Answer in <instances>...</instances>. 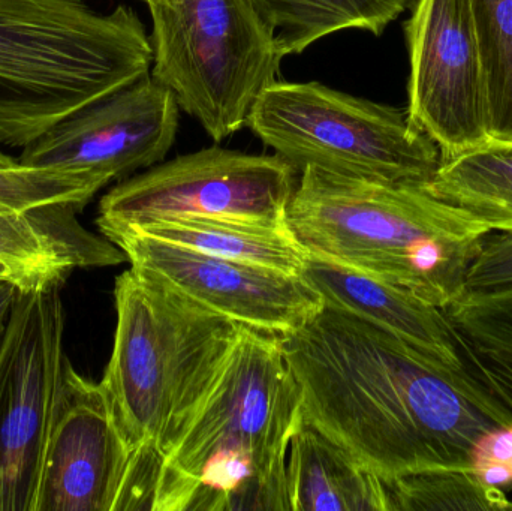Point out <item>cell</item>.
<instances>
[{"mask_svg": "<svg viewBox=\"0 0 512 511\" xmlns=\"http://www.w3.org/2000/svg\"><path fill=\"white\" fill-rule=\"evenodd\" d=\"M304 425L382 480L471 470L475 444L512 413L468 368H453L334 306L282 336Z\"/></svg>", "mask_w": 512, "mask_h": 511, "instance_id": "1", "label": "cell"}, {"mask_svg": "<svg viewBox=\"0 0 512 511\" xmlns=\"http://www.w3.org/2000/svg\"><path fill=\"white\" fill-rule=\"evenodd\" d=\"M512 285V231H490L469 264L465 290H492Z\"/></svg>", "mask_w": 512, "mask_h": 511, "instance_id": "24", "label": "cell"}, {"mask_svg": "<svg viewBox=\"0 0 512 511\" xmlns=\"http://www.w3.org/2000/svg\"><path fill=\"white\" fill-rule=\"evenodd\" d=\"M102 236L122 249L132 269L251 329L289 335L324 308L321 294L295 273L203 254L128 228Z\"/></svg>", "mask_w": 512, "mask_h": 511, "instance_id": "11", "label": "cell"}, {"mask_svg": "<svg viewBox=\"0 0 512 511\" xmlns=\"http://www.w3.org/2000/svg\"><path fill=\"white\" fill-rule=\"evenodd\" d=\"M134 9L83 0H0V144L21 147L63 117L150 74Z\"/></svg>", "mask_w": 512, "mask_h": 511, "instance_id": "5", "label": "cell"}, {"mask_svg": "<svg viewBox=\"0 0 512 511\" xmlns=\"http://www.w3.org/2000/svg\"><path fill=\"white\" fill-rule=\"evenodd\" d=\"M128 230L138 231L173 245L185 246L203 254L295 275H301L309 258V252L292 233L288 221L173 218Z\"/></svg>", "mask_w": 512, "mask_h": 511, "instance_id": "17", "label": "cell"}, {"mask_svg": "<svg viewBox=\"0 0 512 511\" xmlns=\"http://www.w3.org/2000/svg\"><path fill=\"white\" fill-rule=\"evenodd\" d=\"M424 188L471 213L492 231H512V143L490 140L444 159Z\"/></svg>", "mask_w": 512, "mask_h": 511, "instance_id": "19", "label": "cell"}, {"mask_svg": "<svg viewBox=\"0 0 512 511\" xmlns=\"http://www.w3.org/2000/svg\"><path fill=\"white\" fill-rule=\"evenodd\" d=\"M17 164L18 161H15L14 158H11V156L6 155L5 152H2V150H0V170H2V168L15 167V165Z\"/></svg>", "mask_w": 512, "mask_h": 511, "instance_id": "28", "label": "cell"}, {"mask_svg": "<svg viewBox=\"0 0 512 511\" xmlns=\"http://www.w3.org/2000/svg\"><path fill=\"white\" fill-rule=\"evenodd\" d=\"M60 287L18 291L0 351V511H35L66 357Z\"/></svg>", "mask_w": 512, "mask_h": 511, "instance_id": "9", "label": "cell"}, {"mask_svg": "<svg viewBox=\"0 0 512 511\" xmlns=\"http://www.w3.org/2000/svg\"><path fill=\"white\" fill-rule=\"evenodd\" d=\"M102 188L104 185L90 174L17 164L0 170V212L54 203H71L83 209Z\"/></svg>", "mask_w": 512, "mask_h": 511, "instance_id": "23", "label": "cell"}, {"mask_svg": "<svg viewBox=\"0 0 512 511\" xmlns=\"http://www.w3.org/2000/svg\"><path fill=\"white\" fill-rule=\"evenodd\" d=\"M471 471L489 488L512 485V423L493 429L478 440L472 450Z\"/></svg>", "mask_w": 512, "mask_h": 511, "instance_id": "25", "label": "cell"}, {"mask_svg": "<svg viewBox=\"0 0 512 511\" xmlns=\"http://www.w3.org/2000/svg\"><path fill=\"white\" fill-rule=\"evenodd\" d=\"M286 483L289 511H388L382 479L304 423L289 447Z\"/></svg>", "mask_w": 512, "mask_h": 511, "instance_id": "16", "label": "cell"}, {"mask_svg": "<svg viewBox=\"0 0 512 511\" xmlns=\"http://www.w3.org/2000/svg\"><path fill=\"white\" fill-rule=\"evenodd\" d=\"M489 105L490 138L512 143V0H471Z\"/></svg>", "mask_w": 512, "mask_h": 511, "instance_id": "20", "label": "cell"}, {"mask_svg": "<svg viewBox=\"0 0 512 511\" xmlns=\"http://www.w3.org/2000/svg\"><path fill=\"white\" fill-rule=\"evenodd\" d=\"M301 276L324 305L357 315L453 368H466L447 311L396 285L310 255Z\"/></svg>", "mask_w": 512, "mask_h": 511, "instance_id": "15", "label": "cell"}, {"mask_svg": "<svg viewBox=\"0 0 512 511\" xmlns=\"http://www.w3.org/2000/svg\"><path fill=\"white\" fill-rule=\"evenodd\" d=\"M292 165L391 185L424 186L442 164L432 137L408 110L324 84L274 81L256 99L248 125Z\"/></svg>", "mask_w": 512, "mask_h": 511, "instance_id": "7", "label": "cell"}, {"mask_svg": "<svg viewBox=\"0 0 512 511\" xmlns=\"http://www.w3.org/2000/svg\"><path fill=\"white\" fill-rule=\"evenodd\" d=\"M276 33L282 57L303 53L342 30L379 36L417 0H255Z\"/></svg>", "mask_w": 512, "mask_h": 511, "instance_id": "18", "label": "cell"}, {"mask_svg": "<svg viewBox=\"0 0 512 511\" xmlns=\"http://www.w3.org/2000/svg\"><path fill=\"white\" fill-rule=\"evenodd\" d=\"M150 75L215 143L248 125L256 99L277 81L282 54L255 0H146Z\"/></svg>", "mask_w": 512, "mask_h": 511, "instance_id": "6", "label": "cell"}, {"mask_svg": "<svg viewBox=\"0 0 512 511\" xmlns=\"http://www.w3.org/2000/svg\"><path fill=\"white\" fill-rule=\"evenodd\" d=\"M179 110L173 93L146 75L54 123L23 147L18 164L90 174L105 188L164 161Z\"/></svg>", "mask_w": 512, "mask_h": 511, "instance_id": "12", "label": "cell"}, {"mask_svg": "<svg viewBox=\"0 0 512 511\" xmlns=\"http://www.w3.org/2000/svg\"><path fill=\"white\" fill-rule=\"evenodd\" d=\"M18 291L20 288L14 282L9 279H0V351H2L3 341H5L6 329L11 321Z\"/></svg>", "mask_w": 512, "mask_h": 511, "instance_id": "27", "label": "cell"}, {"mask_svg": "<svg viewBox=\"0 0 512 511\" xmlns=\"http://www.w3.org/2000/svg\"><path fill=\"white\" fill-rule=\"evenodd\" d=\"M445 311L471 350L512 366V285L465 290Z\"/></svg>", "mask_w": 512, "mask_h": 511, "instance_id": "22", "label": "cell"}, {"mask_svg": "<svg viewBox=\"0 0 512 511\" xmlns=\"http://www.w3.org/2000/svg\"><path fill=\"white\" fill-rule=\"evenodd\" d=\"M388 511L511 509L502 489L489 488L471 470H427L382 480Z\"/></svg>", "mask_w": 512, "mask_h": 511, "instance_id": "21", "label": "cell"}, {"mask_svg": "<svg viewBox=\"0 0 512 511\" xmlns=\"http://www.w3.org/2000/svg\"><path fill=\"white\" fill-rule=\"evenodd\" d=\"M132 458L102 384L66 360L35 511H117Z\"/></svg>", "mask_w": 512, "mask_h": 511, "instance_id": "13", "label": "cell"}, {"mask_svg": "<svg viewBox=\"0 0 512 511\" xmlns=\"http://www.w3.org/2000/svg\"><path fill=\"white\" fill-rule=\"evenodd\" d=\"M0 279H9V281H12L11 273H9V270L6 269V267L3 266L2 263H0Z\"/></svg>", "mask_w": 512, "mask_h": 511, "instance_id": "29", "label": "cell"}, {"mask_svg": "<svg viewBox=\"0 0 512 511\" xmlns=\"http://www.w3.org/2000/svg\"><path fill=\"white\" fill-rule=\"evenodd\" d=\"M286 221L310 255L357 270L447 309L465 291L480 219L421 186L304 168Z\"/></svg>", "mask_w": 512, "mask_h": 511, "instance_id": "4", "label": "cell"}, {"mask_svg": "<svg viewBox=\"0 0 512 511\" xmlns=\"http://www.w3.org/2000/svg\"><path fill=\"white\" fill-rule=\"evenodd\" d=\"M80 207L45 204L0 212V263L21 291L62 287L81 267L117 266L122 249L77 221Z\"/></svg>", "mask_w": 512, "mask_h": 511, "instance_id": "14", "label": "cell"}, {"mask_svg": "<svg viewBox=\"0 0 512 511\" xmlns=\"http://www.w3.org/2000/svg\"><path fill=\"white\" fill-rule=\"evenodd\" d=\"M113 353L102 377L131 447L128 495L152 510L159 467L206 398L242 324L137 269L117 276Z\"/></svg>", "mask_w": 512, "mask_h": 511, "instance_id": "3", "label": "cell"}, {"mask_svg": "<svg viewBox=\"0 0 512 511\" xmlns=\"http://www.w3.org/2000/svg\"><path fill=\"white\" fill-rule=\"evenodd\" d=\"M301 426L282 336L243 326L162 459L150 511H289L286 462Z\"/></svg>", "mask_w": 512, "mask_h": 511, "instance_id": "2", "label": "cell"}, {"mask_svg": "<svg viewBox=\"0 0 512 511\" xmlns=\"http://www.w3.org/2000/svg\"><path fill=\"white\" fill-rule=\"evenodd\" d=\"M298 171L277 155L210 147L122 180L99 201V230L162 219L239 218L286 222Z\"/></svg>", "mask_w": 512, "mask_h": 511, "instance_id": "8", "label": "cell"}, {"mask_svg": "<svg viewBox=\"0 0 512 511\" xmlns=\"http://www.w3.org/2000/svg\"><path fill=\"white\" fill-rule=\"evenodd\" d=\"M409 117L442 161L489 143L486 80L471 0H417L405 26Z\"/></svg>", "mask_w": 512, "mask_h": 511, "instance_id": "10", "label": "cell"}, {"mask_svg": "<svg viewBox=\"0 0 512 511\" xmlns=\"http://www.w3.org/2000/svg\"><path fill=\"white\" fill-rule=\"evenodd\" d=\"M459 338V335H457ZM466 368L487 390L493 393L512 413V366L484 359L459 338Z\"/></svg>", "mask_w": 512, "mask_h": 511, "instance_id": "26", "label": "cell"}]
</instances>
